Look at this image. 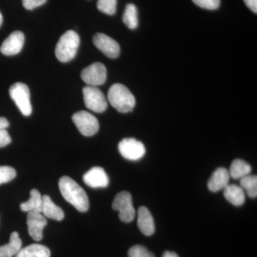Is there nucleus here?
Returning a JSON list of instances; mask_svg holds the SVG:
<instances>
[{"instance_id": "obj_1", "label": "nucleus", "mask_w": 257, "mask_h": 257, "mask_svg": "<svg viewBox=\"0 0 257 257\" xmlns=\"http://www.w3.org/2000/svg\"><path fill=\"white\" fill-rule=\"evenodd\" d=\"M59 188L61 194L67 202L70 203L80 212L89 210V198L85 191L75 181L64 176L59 181Z\"/></svg>"}, {"instance_id": "obj_2", "label": "nucleus", "mask_w": 257, "mask_h": 257, "mask_svg": "<svg viewBox=\"0 0 257 257\" xmlns=\"http://www.w3.org/2000/svg\"><path fill=\"white\" fill-rule=\"evenodd\" d=\"M108 100L114 109L121 113L130 112L136 104L133 93L121 84H114L109 88Z\"/></svg>"}, {"instance_id": "obj_3", "label": "nucleus", "mask_w": 257, "mask_h": 257, "mask_svg": "<svg viewBox=\"0 0 257 257\" xmlns=\"http://www.w3.org/2000/svg\"><path fill=\"white\" fill-rule=\"evenodd\" d=\"M80 38L78 34L69 30L62 35L55 48V55L61 62H68L77 55Z\"/></svg>"}, {"instance_id": "obj_4", "label": "nucleus", "mask_w": 257, "mask_h": 257, "mask_svg": "<svg viewBox=\"0 0 257 257\" xmlns=\"http://www.w3.org/2000/svg\"><path fill=\"white\" fill-rule=\"evenodd\" d=\"M10 95L15 101L18 109L24 116L31 115L32 107L30 101V91L27 84L24 83H15L10 88Z\"/></svg>"}, {"instance_id": "obj_5", "label": "nucleus", "mask_w": 257, "mask_h": 257, "mask_svg": "<svg viewBox=\"0 0 257 257\" xmlns=\"http://www.w3.org/2000/svg\"><path fill=\"white\" fill-rule=\"evenodd\" d=\"M112 208L119 211L120 220L125 223H130L134 220L136 214L133 207V197L128 192L118 193L112 203Z\"/></svg>"}, {"instance_id": "obj_6", "label": "nucleus", "mask_w": 257, "mask_h": 257, "mask_svg": "<svg viewBox=\"0 0 257 257\" xmlns=\"http://www.w3.org/2000/svg\"><path fill=\"white\" fill-rule=\"evenodd\" d=\"M85 106L94 112L102 113L107 108V101L100 89L93 86H87L83 89Z\"/></svg>"}, {"instance_id": "obj_7", "label": "nucleus", "mask_w": 257, "mask_h": 257, "mask_svg": "<svg viewBox=\"0 0 257 257\" xmlns=\"http://www.w3.org/2000/svg\"><path fill=\"white\" fill-rule=\"evenodd\" d=\"M72 121L79 133L85 137H91L99 131V123L94 115L86 111H80L72 116Z\"/></svg>"}, {"instance_id": "obj_8", "label": "nucleus", "mask_w": 257, "mask_h": 257, "mask_svg": "<svg viewBox=\"0 0 257 257\" xmlns=\"http://www.w3.org/2000/svg\"><path fill=\"white\" fill-rule=\"evenodd\" d=\"M118 149L121 156L130 161L140 160L146 153L144 144L134 138H126L121 140Z\"/></svg>"}, {"instance_id": "obj_9", "label": "nucleus", "mask_w": 257, "mask_h": 257, "mask_svg": "<svg viewBox=\"0 0 257 257\" xmlns=\"http://www.w3.org/2000/svg\"><path fill=\"white\" fill-rule=\"evenodd\" d=\"M106 69L104 64L95 62L83 69L81 77L89 86L102 85L106 80Z\"/></svg>"}, {"instance_id": "obj_10", "label": "nucleus", "mask_w": 257, "mask_h": 257, "mask_svg": "<svg viewBox=\"0 0 257 257\" xmlns=\"http://www.w3.org/2000/svg\"><path fill=\"white\" fill-rule=\"evenodd\" d=\"M93 42L96 48L109 58H117L120 54V47L114 39L102 33H97L93 37Z\"/></svg>"}, {"instance_id": "obj_11", "label": "nucleus", "mask_w": 257, "mask_h": 257, "mask_svg": "<svg viewBox=\"0 0 257 257\" xmlns=\"http://www.w3.org/2000/svg\"><path fill=\"white\" fill-rule=\"evenodd\" d=\"M28 232L35 241H41L43 238L44 228L47 224L46 217L42 213L28 212L27 217Z\"/></svg>"}, {"instance_id": "obj_12", "label": "nucleus", "mask_w": 257, "mask_h": 257, "mask_svg": "<svg viewBox=\"0 0 257 257\" xmlns=\"http://www.w3.org/2000/svg\"><path fill=\"white\" fill-rule=\"evenodd\" d=\"M84 183L91 188H105L109 185V179L104 169L92 167L83 176Z\"/></svg>"}, {"instance_id": "obj_13", "label": "nucleus", "mask_w": 257, "mask_h": 257, "mask_svg": "<svg viewBox=\"0 0 257 257\" xmlns=\"http://www.w3.org/2000/svg\"><path fill=\"white\" fill-rule=\"evenodd\" d=\"M24 44L25 35L23 32L15 31L3 42L0 47V51L4 55H16L23 50Z\"/></svg>"}, {"instance_id": "obj_14", "label": "nucleus", "mask_w": 257, "mask_h": 257, "mask_svg": "<svg viewBox=\"0 0 257 257\" xmlns=\"http://www.w3.org/2000/svg\"><path fill=\"white\" fill-rule=\"evenodd\" d=\"M230 175L229 171L220 167L213 172L209 182L208 188L212 192H219L229 184Z\"/></svg>"}, {"instance_id": "obj_15", "label": "nucleus", "mask_w": 257, "mask_h": 257, "mask_svg": "<svg viewBox=\"0 0 257 257\" xmlns=\"http://www.w3.org/2000/svg\"><path fill=\"white\" fill-rule=\"evenodd\" d=\"M138 225L143 234L152 236L155 231V224L150 210L145 207L139 208Z\"/></svg>"}, {"instance_id": "obj_16", "label": "nucleus", "mask_w": 257, "mask_h": 257, "mask_svg": "<svg viewBox=\"0 0 257 257\" xmlns=\"http://www.w3.org/2000/svg\"><path fill=\"white\" fill-rule=\"evenodd\" d=\"M42 214L45 217L56 221H62L64 218L63 210L56 205L48 195L42 197Z\"/></svg>"}, {"instance_id": "obj_17", "label": "nucleus", "mask_w": 257, "mask_h": 257, "mask_svg": "<svg viewBox=\"0 0 257 257\" xmlns=\"http://www.w3.org/2000/svg\"><path fill=\"white\" fill-rule=\"evenodd\" d=\"M224 196L228 202L234 206L243 205L245 202V193L242 188L235 184H228L224 189Z\"/></svg>"}, {"instance_id": "obj_18", "label": "nucleus", "mask_w": 257, "mask_h": 257, "mask_svg": "<svg viewBox=\"0 0 257 257\" xmlns=\"http://www.w3.org/2000/svg\"><path fill=\"white\" fill-rule=\"evenodd\" d=\"M22 240L17 231L12 233L10 242L0 246V257H13L22 248Z\"/></svg>"}, {"instance_id": "obj_19", "label": "nucleus", "mask_w": 257, "mask_h": 257, "mask_svg": "<svg viewBox=\"0 0 257 257\" xmlns=\"http://www.w3.org/2000/svg\"><path fill=\"white\" fill-rule=\"evenodd\" d=\"M42 197L36 189H32L30 198L20 204V209L25 212L42 213Z\"/></svg>"}, {"instance_id": "obj_20", "label": "nucleus", "mask_w": 257, "mask_h": 257, "mask_svg": "<svg viewBox=\"0 0 257 257\" xmlns=\"http://www.w3.org/2000/svg\"><path fill=\"white\" fill-rule=\"evenodd\" d=\"M50 250L47 246L34 243L22 248L16 257H50Z\"/></svg>"}, {"instance_id": "obj_21", "label": "nucleus", "mask_w": 257, "mask_h": 257, "mask_svg": "<svg viewBox=\"0 0 257 257\" xmlns=\"http://www.w3.org/2000/svg\"><path fill=\"white\" fill-rule=\"evenodd\" d=\"M251 172V166L242 160H235L231 163L229 173L230 177L234 179H241L249 175Z\"/></svg>"}, {"instance_id": "obj_22", "label": "nucleus", "mask_w": 257, "mask_h": 257, "mask_svg": "<svg viewBox=\"0 0 257 257\" xmlns=\"http://www.w3.org/2000/svg\"><path fill=\"white\" fill-rule=\"evenodd\" d=\"M122 20L128 28L135 30L138 27V11L136 6L133 4H128L125 8Z\"/></svg>"}, {"instance_id": "obj_23", "label": "nucleus", "mask_w": 257, "mask_h": 257, "mask_svg": "<svg viewBox=\"0 0 257 257\" xmlns=\"http://www.w3.org/2000/svg\"><path fill=\"white\" fill-rule=\"evenodd\" d=\"M240 187L246 192L248 197H257V177L255 175H248L240 179Z\"/></svg>"}, {"instance_id": "obj_24", "label": "nucleus", "mask_w": 257, "mask_h": 257, "mask_svg": "<svg viewBox=\"0 0 257 257\" xmlns=\"http://www.w3.org/2000/svg\"><path fill=\"white\" fill-rule=\"evenodd\" d=\"M117 0H98L97 9L108 15H114L116 11Z\"/></svg>"}, {"instance_id": "obj_25", "label": "nucleus", "mask_w": 257, "mask_h": 257, "mask_svg": "<svg viewBox=\"0 0 257 257\" xmlns=\"http://www.w3.org/2000/svg\"><path fill=\"white\" fill-rule=\"evenodd\" d=\"M16 175V170L13 167L9 166H0V185L13 180Z\"/></svg>"}, {"instance_id": "obj_26", "label": "nucleus", "mask_w": 257, "mask_h": 257, "mask_svg": "<svg viewBox=\"0 0 257 257\" xmlns=\"http://www.w3.org/2000/svg\"><path fill=\"white\" fill-rule=\"evenodd\" d=\"M128 257H155L153 253L141 245H135L130 248L128 251Z\"/></svg>"}, {"instance_id": "obj_27", "label": "nucleus", "mask_w": 257, "mask_h": 257, "mask_svg": "<svg viewBox=\"0 0 257 257\" xmlns=\"http://www.w3.org/2000/svg\"><path fill=\"white\" fill-rule=\"evenodd\" d=\"M193 3L203 9L214 10L220 6L221 0H192Z\"/></svg>"}, {"instance_id": "obj_28", "label": "nucleus", "mask_w": 257, "mask_h": 257, "mask_svg": "<svg viewBox=\"0 0 257 257\" xmlns=\"http://www.w3.org/2000/svg\"><path fill=\"white\" fill-rule=\"evenodd\" d=\"M47 0H23L24 8L28 10H32L46 3Z\"/></svg>"}, {"instance_id": "obj_29", "label": "nucleus", "mask_w": 257, "mask_h": 257, "mask_svg": "<svg viewBox=\"0 0 257 257\" xmlns=\"http://www.w3.org/2000/svg\"><path fill=\"white\" fill-rule=\"evenodd\" d=\"M12 139L6 130H0V148L11 143Z\"/></svg>"}, {"instance_id": "obj_30", "label": "nucleus", "mask_w": 257, "mask_h": 257, "mask_svg": "<svg viewBox=\"0 0 257 257\" xmlns=\"http://www.w3.org/2000/svg\"><path fill=\"white\" fill-rule=\"evenodd\" d=\"M245 4L253 13H257V0H243Z\"/></svg>"}, {"instance_id": "obj_31", "label": "nucleus", "mask_w": 257, "mask_h": 257, "mask_svg": "<svg viewBox=\"0 0 257 257\" xmlns=\"http://www.w3.org/2000/svg\"><path fill=\"white\" fill-rule=\"evenodd\" d=\"M10 123L8 120L5 117H0V130H6L9 127Z\"/></svg>"}, {"instance_id": "obj_32", "label": "nucleus", "mask_w": 257, "mask_h": 257, "mask_svg": "<svg viewBox=\"0 0 257 257\" xmlns=\"http://www.w3.org/2000/svg\"><path fill=\"white\" fill-rule=\"evenodd\" d=\"M162 257H179L178 255L175 252L172 251H167L162 255Z\"/></svg>"}, {"instance_id": "obj_33", "label": "nucleus", "mask_w": 257, "mask_h": 257, "mask_svg": "<svg viewBox=\"0 0 257 257\" xmlns=\"http://www.w3.org/2000/svg\"><path fill=\"white\" fill-rule=\"evenodd\" d=\"M3 15H2V13H0V27H1L2 25H3Z\"/></svg>"}]
</instances>
